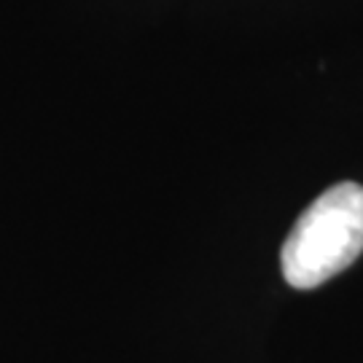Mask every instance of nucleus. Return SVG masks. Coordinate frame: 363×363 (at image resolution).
Instances as JSON below:
<instances>
[{
  "instance_id": "obj_1",
  "label": "nucleus",
  "mask_w": 363,
  "mask_h": 363,
  "mask_svg": "<svg viewBox=\"0 0 363 363\" xmlns=\"http://www.w3.org/2000/svg\"><path fill=\"white\" fill-rule=\"evenodd\" d=\"M363 253V186L337 183L318 196L283 242L288 286L310 291L345 272Z\"/></svg>"
}]
</instances>
